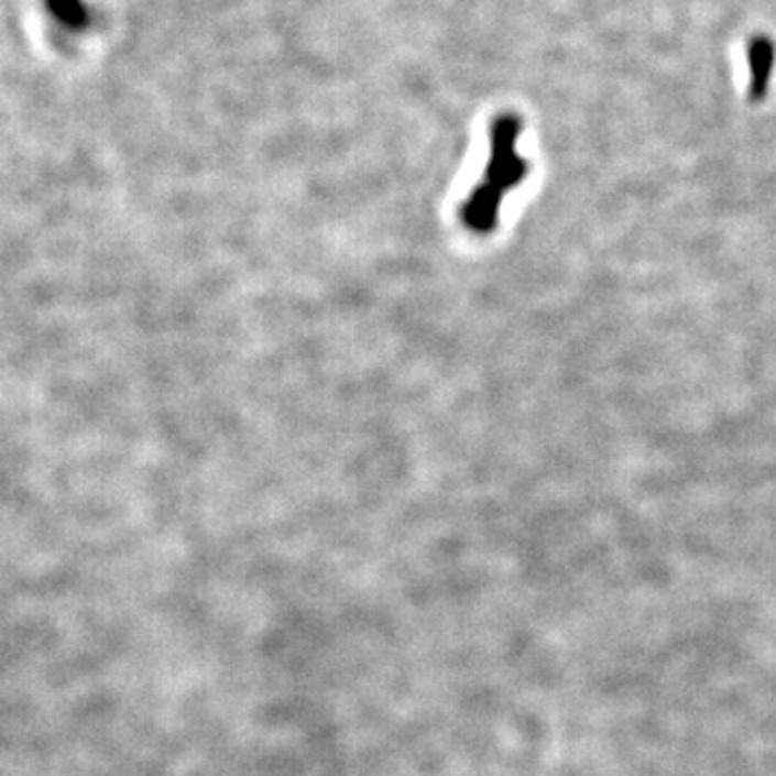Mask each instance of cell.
I'll list each match as a JSON object with an SVG mask.
<instances>
[{"label":"cell","instance_id":"3957f363","mask_svg":"<svg viewBox=\"0 0 776 776\" xmlns=\"http://www.w3.org/2000/svg\"><path fill=\"white\" fill-rule=\"evenodd\" d=\"M52 18L69 31L85 29L89 24V9L83 0H46Z\"/></svg>","mask_w":776,"mask_h":776},{"label":"cell","instance_id":"6da1fadb","mask_svg":"<svg viewBox=\"0 0 776 776\" xmlns=\"http://www.w3.org/2000/svg\"><path fill=\"white\" fill-rule=\"evenodd\" d=\"M520 119L505 114L496 119L492 132V160L488 164L485 182L474 190L464 206V222L474 231H490L496 222L499 201L520 184L526 173V162L516 152Z\"/></svg>","mask_w":776,"mask_h":776},{"label":"cell","instance_id":"7a4b0ae2","mask_svg":"<svg viewBox=\"0 0 776 776\" xmlns=\"http://www.w3.org/2000/svg\"><path fill=\"white\" fill-rule=\"evenodd\" d=\"M751 63V100L759 102L768 94V80L775 65V44L768 37H755L748 46Z\"/></svg>","mask_w":776,"mask_h":776}]
</instances>
